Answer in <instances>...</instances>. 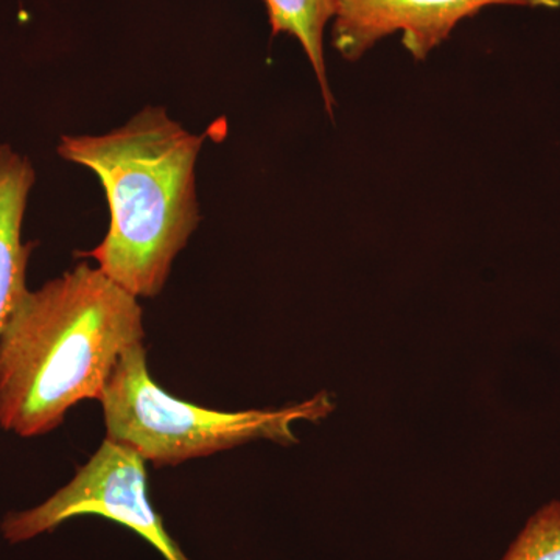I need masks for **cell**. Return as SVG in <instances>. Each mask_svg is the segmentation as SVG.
I'll return each instance as SVG.
<instances>
[{"instance_id": "obj_2", "label": "cell", "mask_w": 560, "mask_h": 560, "mask_svg": "<svg viewBox=\"0 0 560 560\" xmlns=\"http://www.w3.org/2000/svg\"><path fill=\"white\" fill-rule=\"evenodd\" d=\"M206 138L149 106L106 135L60 140L58 154L94 172L109 206L105 238L77 256L97 261L138 300L164 290L173 261L200 224L195 165Z\"/></svg>"}, {"instance_id": "obj_1", "label": "cell", "mask_w": 560, "mask_h": 560, "mask_svg": "<svg viewBox=\"0 0 560 560\" xmlns=\"http://www.w3.org/2000/svg\"><path fill=\"white\" fill-rule=\"evenodd\" d=\"M138 298L80 261L24 294L0 334V429L38 438L102 400L120 357L143 342Z\"/></svg>"}, {"instance_id": "obj_8", "label": "cell", "mask_w": 560, "mask_h": 560, "mask_svg": "<svg viewBox=\"0 0 560 560\" xmlns=\"http://www.w3.org/2000/svg\"><path fill=\"white\" fill-rule=\"evenodd\" d=\"M501 560H560V501L537 511Z\"/></svg>"}, {"instance_id": "obj_4", "label": "cell", "mask_w": 560, "mask_h": 560, "mask_svg": "<svg viewBox=\"0 0 560 560\" xmlns=\"http://www.w3.org/2000/svg\"><path fill=\"white\" fill-rule=\"evenodd\" d=\"M145 464L127 445L103 441L65 488L32 510L9 512L0 523L3 539L22 544L51 533L70 518L98 515L135 530L165 560H190L151 504Z\"/></svg>"}, {"instance_id": "obj_3", "label": "cell", "mask_w": 560, "mask_h": 560, "mask_svg": "<svg viewBox=\"0 0 560 560\" xmlns=\"http://www.w3.org/2000/svg\"><path fill=\"white\" fill-rule=\"evenodd\" d=\"M106 440L127 445L156 467L231 451L246 442H296L298 420H319L331 410L318 396L282 410L219 411L172 396L153 382L143 342L120 357L102 400Z\"/></svg>"}, {"instance_id": "obj_7", "label": "cell", "mask_w": 560, "mask_h": 560, "mask_svg": "<svg viewBox=\"0 0 560 560\" xmlns=\"http://www.w3.org/2000/svg\"><path fill=\"white\" fill-rule=\"evenodd\" d=\"M265 3L272 33H285L300 40L319 81L327 113L331 114L334 97L327 81L324 31L334 21L337 0H265Z\"/></svg>"}, {"instance_id": "obj_5", "label": "cell", "mask_w": 560, "mask_h": 560, "mask_svg": "<svg viewBox=\"0 0 560 560\" xmlns=\"http://www.w3.org/2000/svg\"><path fill=\"white\" fill-rule=\"evenodd\" d=\"M490 5L556 10L560 0H337L331 46L357 61L378 40L400 32L405 49L422 61L460 21Z\"/></svg>"}, {"instance_id": "obj_6", "label": "cell", "mask_w": 560, "mask_h": 560, "mask_svg": "<svg viewBox=\"0 0 560 560\" xmlns=\"http://www.w3.org/2000/svg\"><path fill=\"white\" fill-rule=\"evenodd\" d=\"M35 180L28 158L0 145V334L28 291L33 243L22 242V223Z\"/></svg>"}]
</instances>
